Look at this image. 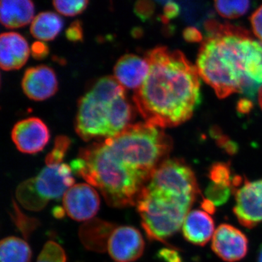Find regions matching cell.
<instances>
[{"mask_svg": "<svg viewBox=\"0 0 262 262\" xmlns=\"http://www.w3.org/2000/svg\"><path fill=\"white\" fill-rule=\"evenodd\" d=\"M37 262H67L63 248L54 241H48L38 256Z\"/></svg>", "mask_w": 262, "mask_h": 262, "instance_id": "obj_25", "label": "cell"}, {"mask_svg": "<svg viewBox=\"0 0 262 262\" xmlns=\"http://www.w3.org/2000/svg\"><path fill=\"white\" fill-rule=\"evenodd\" d=\"M217 12L224 18H236L244 15L250 8L249 1H216Z\"/></svg>", "mask_w": 262, "mask_h": 262, "instance_id": "obj_23", "label": "cell"}, {"mask_svg": "<svg viewBox=\"0 0 262 262\" xmlns=\"http://www.w3.org/2000/svg\"><path fill=\"white\" fill-rule=\"evenodd\" d=\"M145 248L141 232L135 227L122 226L114 229L108 239L107 251L117 262H133L142 256Z\"/></svg>", "mask_w": 262, "mask_h": 262, "instance_id": "obj_11", "label": "cell"}, {"mask_svg": "<svg viewBox=\"0 0 262 262\" xmlns=\"http://www.w3.org/2000/svg\"><path fill=\"white\" fill-rule=\"evenodd\" d=\"M257 262H262V244L258 249L257 255Z\"/></svg>", "mask_w": 262, "mask_h": 262, "instance_id": "obj_40", "label": "cell"}, {"mask_svg": "<svg viewBox=\"0 0 262 262\" xmlns=\"http://www.w3.org/2000/svg\"><path fill=\"white\" fill-rule=\"evenodd\" d=\"M158 257L165 262H183L178 251L172 248H163L158 253Z\"/></svg>", "mask_w": 262, "mask_h": 262, "instance_id": "obj_32", "label": "cell"}, {"mask_svg": "<svg viewBox=\"0 0 262 262\" xmlns=\"http://www.w3.org/2000/svg\"><path fill=\"white\" fill-rule=\"evenodd\" d=\"M201 207L205 212L208 214H214L215 212V206L213 202L209 201L207 198H204L201 203Z\"/></svg>", "mask_w": 262, "mask_h": 262, "instance_id": "obj_37", "label": "cell"}, {"mask_svg": "<svg viewBox=\"0 0 262 262\" xmlns=\"http://www.w3.org/2000/svg\"><path fill=\"white\" fill-rule=\"evenodd\" d=\"M72 169L67 164L47 165L37 177L17 187L16 198L26 209L42 210L50 201L58 200L75 184Z\"/></svg>", "mask_w": 262, "mask_h": 262, "instance_id": "obj_7", "label": "cell"}, {"mask_svg": "<svg viewBox=\"0 0 262 262\" xmlns=\"http://www.w3.org/2000/svg\"><path fill=\"white\" fill-rule=\"evenodd\" d=\"M258 102H259L260 106L262 108V87L258 91Z\"/></svg>", "mask_w": 262, "mask_h": 262, "instance_id": "obj_41", "label": "cell"}, {"mask_svg": "<svg viewBox=\"0 0 262 262\" xmlns=\"http://www.w3.org/2000/svg\"><path fill=\"white\" fill-rule=\"evenodd\" d=\"M133 111L125 88L115 77H102L79 101L76 131L84 141L113 137L130 125Z\"/></svg>", "mask_w": 262, "mask_h": 262, "instance_id": "obj_3", "label": "cell"}, {"mask_svg": "<svg viewBox=\"0 0 262 262\" xmlns=\"http://www.w3.org/2000/svg\"><path fill=\"white\" fill-rule=\"evenodd\" d=\"M63 28L61 17L53 12H43L33 19L30 31L33 37L41 41H51Z\"/></svg>", "mask_w": 262, "mask_h": 262, "instance_id": "obj_20", "label": "cell"}, {"mask_svg": "<svg viewBox=\"0 0 262 262\" xmlns=\"http://www.w3.org/2000/svg\"><path fill=\"white\" fill-rule=\"evenodd\" d=\"M203 28L206 37L196 60L200 76L219 98L237 93L255 99L262 87V42L246 29L214 18Z\"/></svg>", "mask_w": 262, "mask_h": 262, "instance_id": "obj_2", "label": "cell"}, {"mask_svg": "<svg viewBox=\"0 0 262 262\" xmlns=\"http://www.w3.org/2000/svg\"><path fill=\"white\" fill-rule=\"evenodd\" d=\"M253 108L252 101L250 99H246V98H242L239 100L237 105V110L239 114L249 113L251 111Z\"/></svg>", "mask_w": 262, "mask_h": 262, "instance_id": "obj_36", "label": "cell"}, {"mask_svg": "<svg viewBox=\"0 0 262 262\" xmlns=\"http://www.w3.org/2000/svg\"><path fill=\"white\" fill-rule=\"evenodd\" d=\"M149 66L146 58L127 54L117 61L114 73L115 79L124 88L139 89L149 73Z\"/></svg>", "mask_w": 262, "mask_h": 262, "instance_id": "obj_16", "label": "cell"}, {"mask_svg": "<svg viewBox=\"0 0 262 262\" xmlns=\"http://www.w3.org/2000/svg\"><path fill=\"white\" fill-rule=\"evenodd\" d=\"M235 206L233 212L241 225L252 229L262 222V179L244 184L233 191Z\"/></svg>", "mask_w": 262, "mask_h": 262, "instance_id": "obj_9", "label": "cell"}, {"mask_svg": "<svg viewBox=\"0 0 262 262\" xmlns=\"http://www.w3.org/2000/svg\"><path fill=\"white\" fill-rule=\"evenodd\" d=\"M214 222L204 211L193 210L186 216L182 225L184 237L195 246H206L214 234Z\"/></svg>", "mask_w": 262, "mask_h": 262, "instance_id": "obj_17", "label": "cell"}, {"mask_svg": "<svg viewBox=\"0 0 262 262\" xmlns=\"http://www.w3.org/2000/svg\"><path fill=\"white\" fill-rule=\"evenodd\" d=\"M115 229L113 224L105 221H88L80 229L81 242L87 249L103 252L107 250L108 239Z\"/></svg>", "mask_w": 262, "mask_h": 262, "instance_id": "obj_18", "label": "cell"}, {"mask_svg": "<svg viewBox=\"0 0 262 262\" xmlns=\"http://www.w3.org/2000/svg\"><path fill=\"white\" fill-rule=\"evenodd\" d=\"M53 5L58 13L66 16H74L80 14L89 5L86 0H77V1H53Z\"/></svg>", "mask_w": 262, "mask_h": 262, "instance_id": "obj_28", "label": "cell"}, {"mask_svg": "<svg viewBox=\"0 0 262 262\" xmlns=\"http://www.w3.org/2000/svg\"><path fill=\"white\" fill-rule=\"evenodd\" d=\"M11 136L19 151L26 154H36L48 144L50 132L40 119L29 117L15 124Z\"/></svg>", "mask_w": 262, "mask_h": 262, "instance_id": "obj_12", "label": "cell"}, {"mask_svg": "<svg viewBox=\"0 0 262 262\" xmlns=\"http://www.w3.org/2000/svg\"><path fill=\"white\" fill-rule=\"evenodd\" d=\"M101 143L114 161L146 184L173 148L170 138L147 122L130 124L120 134Z\"/></svg>", "mask_w": 262, "mask_h": 262, "instance_id": "obj_4", "label": "cell"}, {"mask_svg": "<svg viewBox=\"0 0 262 262\" xmlns=\"http://www.w3.org/2000/svg\"><path fill=\"white\" fill-rule=\"evenodd\" d=\"M209 178L212 183L232 188V179L230 165L227 163H215L209 169Z\"/></svg>", "mask_w": 262, "mask_h": 262, "instance_id": "obj_24", "label": "cell"}, {"mask_svg": "<svg viewBox=\"0 0 262 262\" xmlns=\"http://www.w3.org/2000/svg\"><path fill=\"white\" fill-rule=\"evenodd\" d=\"M72 171L100 191L106 203L115 208L136 205L144 181L114 161L100 142L82 148L71 163Z\"/></svg>", "mask_w": 262, "mask_h": 262, "instance_id": "obj_5", "label": "cell"}, {"mask_svg": "<svg viewBox=\"0 0 262 262\" xmlns=\"http://www.w3.org/2000/svg\"><path fill=\"white\" fill-rule=\"evenodd\" d=\"M146 187L170 195L196 201L201 189L192 169L182 159H167L158 167Z\"/></svg>", "mask_w": 262, "mask_h": 262, "instance_id": "obj_8", "label": "cell"}, {"mask_svg": "<svg viewBox=\"0 0 262 262\" xmlns=\"http://www.w3.org/2000/svg\"><path fill=\"white\" fill-rule=\"evenodd\" d=\"M163 5V16L162 20L164 23H168L171 19L177 18L181 13V7L179 3L173 1H160L158 2Z\"/></svg>", "mask_w": 262, "mask_h": 262, "instance_id": "obj_29", "label": "cell"}, {"mask_svg": "<svg viewBox=\"0 0 262 262\" xmlns=\"http://www.w3.org/2000/svg\"><path fill=\"white\" fill-rule=\"evenodd\" d=\"M32 56L37 59H42L47 56L48 48L45 43L41 42H34L32 46Z\"/></svg>", "mask_w": 262, "mask_h": 262, "instance_id": "obj_35", "label": "cell"}, {"mask_svg": "<svg viewBox=\"0 0 262 262\" xmlns=\"http://www.w3.org/2000/svg\"><path fill=\"white\" fill-rule=\"evenodd\" d=\"M183 37L189 42H199L203 40V35L196 27H190L184 29Z\"/></svg>", "mask_w": 262, "mask_h": 262, "instance_id": "obj_34", "label": "cell"}, {"mask_svg": "<svg viewBox=\"0 0 262 262\" xmlns=\"http://www.w3.org/2000/svg\"><path fill=\"white\" fill-rule=\"evenodd\" d=\"M179 4L183 19L194 27H203L207 20L214 18V13L205 2L181 1Z\"/></svg>", "mask_w": 262, "mask_h": 262, "instance_id": "obj_22", "label": "cell"}, {"mask_svg": "<svg viewBox=\"0 0 262 262\" xmlns=\"http://www.w3.org/2000/svg\"><path fill=\"white\" fill-rule=\"evenodd\" d=\"M32 250L19 237H8L0 244V262H31Z\"/></svg>", "mask_w": 262, "mask_h": 262, "instance_id": "obj_21", "label": "cell"}, {"mask_svg": "<svg viewBox=\"0 0 262 262\" xmlns=\"http://www.w3.org/2000/svg\"><path fill=\"white\" fill-rule=\"evenodd\" d=\"M22 88L27 97L34 101L48 99L56 94L58 81L56 74L47 66L32 67L26 71Z\"/></svg>", "mask_w": 262, "mask_h": 262, "instance_id": "obj_14", "label": "cell"}, {"mask_svg": "<svg viewBox=\"0 0 262 262\" xmlns=\"http://www.w3.org/2000/svg\"><path fill=\"white\" fill-rule=\"evenodd\" d=\"M149 73L134 101L146 122L160 128L178 126L201 101V76L182 52L158 47L147 52Z\"/></svg>", "mask_w": 262, "mask_h": 262, "instance_id": "obj_1", "label": "cell"}, {"mask_svg": "<svg viewBox=\"0 0 262 262\" xmlns=\"http://www.w3.org/2000/svg\"><path fill=\"white\" fill-rule=\"evenodd\" d=\"M211 247L213 252L223 261L236 262L247 254L248 241L246 234L239 229L223 224L215 231Z\"/></svg>", "mask_w": 262, "mask_h": 262, "instance_id": "obj_13", "label": "cell"}, {"mask_svg": "<svg viewBox=\"0 0 262 262\" xmlns=\"http://www.w3.org/2000/svg\"><path fill=\"white\" fill-rule=\"evenodd\" d=\"M0 10L1 23L7 28L24 27L34 19V5L28 0H3Z\"/></svg>", "mask_w": 262, "mask_h": 262, "instance_id": "obj_19", "label": "cell"}, {"mask_svg": "<svg viewBox=\"0 0 262 262\" xmlns=\"http://www.w3.org/2000/svg\"><path fill=\"white\" fill-rule=\"evenodd\" d=\"M30 49L25 38L16 32L3 33L0 37V66L5 71L18 70L28 60Z\"/></svg>", "mask_w": 262, "mask_h": 262, "instance_id": "obj_15", "label": "cell"}, {"mask_svg": "<svg viewBox=\"0 0 262 262\" xmlns=\"http://www.w3.org/2000/svg\"><path fill=\"white\" fill-rule=\"evenodd\" d=\"M66 37L72 42L82 40L83 33H82V24L79 20H76L71 24L70 27L66 31Z\"/></svg>", "mask_w": 262, "mask_h": 262, "instance_id": "obj_31", "label": "cell"}, {"mask_svg": "<svg viewBox=\"0 0 262 262\" xmlns=\"http://www.w3.org/2000/svg\"><path fill=\"white\" fill-rule=\"evenodd\" d=\"M70 144V139L67 136H58L55 141L54 148L46 157V165H59L63 163L62 161L64 159Z\"/></svg>", "mask_w": 262, "mask_h": 262, "instance_id": "obj_26", "label": "cell"}, {"mask_svg": "<svg viewBox=\"0 0 262 262\" xmlns=\"http://www.w3.org/2000/svg\"><path fill=\"white\" fill-rule=\"evenodd\" d=\"M195 201L170 195L145 186L136 207L148 238L165 243L177 233Z\"/></svg>", "mask_w": 262, "mask_h": 262, "instance_id": "obj_6", "label": "cell"}, {"mask_svg": "<svg viewBox=\"0 0 262 262\" xmlns=\"http://www.w3.org/2000/svg\"><path fill=\"white\" fill-rule=\"evenodd\" d=\"M223 149L225 150L226 152L228 153L229 155H234L238 151L239 146L237 143L234 141L229 140L227 144L224 146Z\"/></svg>", "mask_w": 262, "mask_h": 262, "instance_id": "obj_38", "label": "cell"}, {"mask_svg": "<svg viewBox=\"0 0 262 262\" xmlns=\"http://www.w3.org/2000/svg\"><path fill=\"white\" fill-rule=\"evenodd\" d=\"M210 134H211L212 137L215 139V140L219 139L220 136L223 135V134H222V130H221L220 127L216 126L211 127V130H210Z\"/></svg>", "mask_w": 262, "mask_h": 262, "instance_id": "obj_39", "label": "cell"}, {"mask_svg": "<svg viewBox=\"0 0 262 262\" xmlns=\"http://www.w3.org/2000/svg\"><path fill=\"white\" fill-rule=\"evenodd\" d=\"M63 208L67 215L77 222H88L98 213L100 198L97 191L89 184H77L66 192Z\"/></svg>", "mask_w": 262, "mask_h": 262, "instance_id": "obj_10", "label": "cell"}, {"mask_svg": "<svg viewBox=\"0 0 262 262\" xmlns=\"http://www.w3.org/2000/svg\"><path fill=\"white\" fill-rule=\"evenodd\" d=\"M251 22L255 35L262 41V5L251 15Z\"/></svg>", "mask_w": 262, "mask_h": 262, "instance_id": "obj_33", "label": "cell"}, {"mask_svg": "<svg viewBox=\"0 0 262 262\" xmlns=\"http://www.w3.org/2000/svg\"><path fill=\"white\" fill-rule=\"evenodd\" d=\"M134 11L143 20L151 18L155 11V5L151 1H140L136 3Z\"/></svg>", "mask_w": 262, "mask_h": 262, "instance_id": "obj_30", "label": "cell"}, {"mask_svg": "<svg viewBox=\"0 0 262 262\" xmlns=\"http://www.w3.org/2000/svg\"><path fill=\"white\" fill-rule=\"evenodd\" d=\"M232 188L211 183L205 191L207 199L213 202L215 206L225 204L228 201Z\"/></svg>", "mask_w": 262, "mask_h": 262, "instance_id": "obj_27", "label": "cell"}]
</instances>
